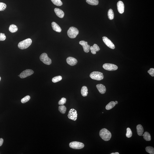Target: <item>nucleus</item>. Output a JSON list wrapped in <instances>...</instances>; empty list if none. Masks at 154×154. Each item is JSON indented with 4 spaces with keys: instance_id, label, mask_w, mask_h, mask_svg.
<instances>
[{
    "instance_id": "obj_1",
    "label": "nucleus",
    "mask_w": 154,
    "mask_h": 154,
    "mask_svg": "<svg viewBox=\"0 0 154 154\" xmlns=\"http://www.w3.org/2000/svg\"><path fill=\"white\" fill-rule=\"evenodd\" d=\"M99 135L102 140L106 141H109L112 137L111 133L105 128H103L100 131Z\"/></svg>"
},
{
    "instance_id": "obj_2",
    "label": "nucleus",
    "mask_w": 154,
    "mask_h": 154,
    "mask_svg": "<svg viewBox=\"0 0 154 154\" xmlns=\"http://www.w3.org/2000/svg\"><path fill=\"white\" fill-rule=\"evenodd\" d=\"M32 41L31 39L28 38L21 41L18 44L19 48L21 49H24L28 48L31 45Z\"/></svg>"
},
{
    "instance_id": "obj_3",
    "label": "nucleus",
    "mask_w": 154,
    "mask_h": 154,
    "mask_svg": "<svg viewBox=\"0 0 154 154\" xmlns=\"http://www.w3.org/2000/svg\"><path fill=\"white\" fill-rule=\"evenodd\" d=\"M67 35L70 38H76L77 35L79 34V31L78 29L74 27H71L69 28L67 31Z\"/></svg>"
},
{
    "instance_id": "obj_4",
    "label": "nucleus",
    "mask_w": 154,
    "mask_h": 154,
    "mask_svg": "<svg viewBox=\"0 0 154 154\" xmlns=\"http://www.w3.org/2000/svg\"><path fill=\"white\" fill-rule=\"evenodd\" d=\"M90 77L93 79L97 80H100L104 78L103 74L100 72L94 71L91 73L90 74Z\"/></svg>"
},
{
    "instance_id": "obj_5",
    "label": "nucleus",
    "mask_w": 154,
    "mask_h": 154,
    "mask_svg": "<svg viewBox=\"0 0 154 154\" xmlns=\"http://www.w3.org/2000/svg\"><path fill=\"white\" fill-rule=\"evenodd\" d=\"M69 147L70 148L75 149H82L84 147V145L83 143L78 141H73L70 143Z\"/></svg>"
},
{
    "instance_id": "obj_6",
    "label": "nucleus",
    "mask_w": 154,
    "mask_h": 154,
    "mask_svg": "<svg viewBox=\"0 0 154 154\" xmlns=\"http://www.w3.org/2000/svg\"><path fill=\"white\" fill-rule=\"evenodd\" d=\"M40 59L43 63L48 65L51 64L52 61L50 58L48 57V55L45 53L41 54L40 57Z\"/></svg>"
},
{
    "instance_id": "obj_7",
    "label": "nucleus",
    "mask_w": 154,
    "mask_h": 154,
    "mask_svg": "<svg viewBox=\"0 0 154 154\" xmlns=\"http://www.w3.org/2000/svg\"><path fill=\"white\" fill-rule=\"evenodd\" d=\"M69 119L75 121L77 119V111L74 109H70L68 115Z\"/></svg>"
},
{
    "instance_id": "obj_8",
    "label": "nucleus",
    "mask_w": 154,
    "mask_h": 154,
    "mask_svg": "<svg viewBox=\"0 0 154 154\" xmlns=\"http://www.w3.org/2000/svg\"><path fill=\"white\" fill-rule=\"evenodd\" d=\"M103 67L105 70L109 71L115 70L118 69L116 65L110 63H105L103 66Z\"/></svg>"
},
{
    "instance_id": "obj_9",
    "label": "nucleus",
    "mask_w": 154,
    "mask_h": 154,
    "mask_svg": "<svg viewBox=\"0 0 154 154\" xmlns=\"http://www.w3.org/2000/svg\"><path fill=\"white\" fill-rule=\"evenodd\" d=\"M34 71L31 69H26L23 71L19 75V77L23 79L25 78L28 76L34 74Z\"/></svg>"
},
{
    "instance_id": "obj_10",
    "label": "nucleus",
    "mask_w": 154,
    "mask_h": 154,
    "mask_svg": "<svg viewBox=\"0 0 154 154\" xmlns=\"http://www.w3.org/2000/svg\"><path fill=\"white\" fill-rule=\"evenodd\" d=\"M102 40L104 43L108 47L112 49H114L115 46L114 44L107 37H102Z\"/></svg>"
},
{
    "instance_id": "obj_11",
    "label": "nucleus",
    "mask_w": 154,
    "mask_h": 154,
    "mask_svg": "<svg viewBox=\"0 0 154 154\" xmlns=\"http://www.w3.org/2000/svg\"><path fill=\"white\" fill-rule=\"evenodd\" d=\"M79 44L83 46L84 52L85 53L89 52L90 50V45H88V42L84 41H80Z\"/></svg>"
},
{
    "instance_id": "obj_12",
    "label": "nucleus",
    "mask_w": 154,
    "mask_h": 154,
    "mask_svg": "<svg viewBox=\"0 0 154 154\" xmlns=\"http://www.w3.org/2000/svg\"><path fill=\"white\" fill-rule=\"evenodd\" d=\"M66 61L68 64L72 66H75L77 64V60L72 57H68L66 59Z\"/></svg>"
},
{
    "instance_id": "obj_13",
    "label": "nucleus",
    "mask_w": 154,
    "mask_h": 154,
    "mask_svg": "<svg viewBox=\"0 0 154 154\" xmlns=\"http://www.w3.org/2000/svg\"><path fill=\"white\" fill-rule=\"evenodd\" d=\"M117 7L119 13H123L124 12V3L122 1H119L117 3Z\"/></svg>"
},
{
    "instance_id": "obj_14",
    "label": "nucleus",
    "mask_w": 154,
    "mask_h": 154,
    "mask_svg": "<svg viewBox=\"0 0 154 154\" xmlns=\"http://www.w3.org/2000/svg\"><path fill=\"white\" fill-rule=\"evenodd\" d=\"M96 87L100 93L101 94H104L106 92V87L103 84H97L96 85Z\"/></svg>"
},
{
    "instance_id": "obj_15",
    "label": "nucleus",
    "mask_w": 154,
    "mask_h": 154,
    "mask_svg": "<svg viewBox=\"0 0 154 154\" xmlns=\"http://www.w3.org/2000/svg\"><path fill=\"white\" fill-rule=\"evenodd\" d=\"M54 12L57 16L60 18H63L64 16V13L63 11L58 8H55Z\"/></svg>"
},
{
    "instance_id": "obj_16",
    "label": "nucleus",
    "mask_w": 154,
    "mask_h": 154,
    "mask_svg": "<svg viewBox=\"0 0 154 154\" xmlns=\"http://www.w3.org/2000/svg\"><path fill=\"white\" fill-rule=\"evenodd\" d=\"M90 50H91V53L93 54H95L97 51H99L100 48L99 46L97 44H94L93 46L90 47Z\"/></svg>"
},
{
    "instance_id": "obj_17",
    "label": "nucleus",
    "mask_w": 154,
    "mask_h": 154,
    "mask_svg": "<svg viewBox=\"0 0 154 154\" xmlns=\"http://www.w3.org/2000/svg\"><path fill=\"white\" fill-rule=\"evenodd\" d=\"M51 25L53 29L55 31L59 33L62 31V30L61 27L55 22H52Z\"/></svg>"
},
{
    "instance_id": "obj_18",
    "label": "nucleus",
    "mask_w": 154,
    "mask_h": 154,
    "mask_svg": "<svg viewBox=\"0 0 154 154\" xmlns=\"http://www.w3.org/2000/svg\"><path fill=\"white\" fill-rule=\"evenodd\" d=\"M137 134L139 136H141L143 133L144 130L142 125L141 124H138L136 127Z\"/></svg>"
},
{
    "instance_id": "obj_19",
    "label": "nucleus",
    "mask_w": 154,
    "mask_h": 154,
    "mask_svg": "<svg viewBox=\"0 0 154 154\" xmlns=\"http://www.w3.org/2000/svg\"><path fill=\"white\" fill-rule=\"evenodd\" d=\"M88 89L87 87L84 86L81 88V94L83 96L85 97L87 96L88 92Z\"/></svg>"
},
{
    "instance_id": "obj_20",
    "label": "nucleus",
    "mask_w": 154,
    "mask_h": 154,
    "mask_svg": "<svg viewBox=\"0 0 154 154\" xmlns=\"http://www.w3.org/2000/svg\"><path fill=\"white\" fill-rule=\"evenodd\" d=\"M9 30L11 32L15 33L18 30V28L16 25L12 24L9 26Z\"/></svg>"
},
{
    "instance_id": "obj_21",
    "label": "nucleus",
    "mask_w": 154,
    "mask_h": 154,
    "mask_svg": "<svg viewBox=\"0 0 154 154\" xmlns=\"http://www.w3.org/2000/svg\"><path fill=\"white\" fill-rule=\"evenodd\" d=\"M116 105L114 101H111L106 105V109L107 110H110L114 107Z\"/></svg>"
},
{
    "instance_id": "obj_22",
    "label": "nucleus",
    "mask_w": 154,
    "mask_h": 154,
    "mask_svg": "<svg viewBox=\"0 0 154 154\" xmlns=\"http://www.w3.org/2000/svg\"><path fill=\"white\" fill-rule=\"evenodd\" d=\"M143 138L146 141H151V136L150 134L148 132H145L143 135Z\"/></svg>"
},
{
    "instance_id": "obj_23",
    "label": "nucleus",
    "mask_w": 154,
    "mask_h": 154,
    "mask_svg": "<svg viewBox=\"0 0 154 154\" xmlns=\"http://www.w3.org/2000/svg\"><path fill=\"white\" fill-rule=\"evenodd\" d=\"M87 3L91 5H96L98 4V0H86Z\"/></svg>"
},
{
    "instance_id": "obj_24",
    "label": "nucleus",
    "mask_w": 154,
    "mask_h": 154,
    "mask_svg": "<svg viewBox=\"0 0 154 154\" xmlns=\"http://www.w3.org/2000/svg\"><path fill=\"white\" fill-rule=\"evenodd\" d=\"M108 18L110 20H112L114 18V13L113 10L112 9H110L108 11Z\"/></svg>"
},
{
    "instance_id": "obj_25",
    "label": "nucleus",
    "mask_w": 154,
    "mask_h": 154,
    "mask_svg": "<svg viewBox=\"0 0 154 154\" xmlns=\"http://www.w3.org/2000/svg\"><path fill=\"white\" fill-rule=\"evenodd\" d=\"M146 152L150 154H154V148L152 147L148 146L145 148Z\"/></svg>"
},
{
    "instance_id": "obj_26",
    "label": "nucleus",
    "mask_w": 154,
    "mask_h": 154,
    "mask_svg": "<svg viewBox=\"0 0 154 154\" xmlns=\"http://www.w3.org/2000/svg\"><path fill=\"white\" fill-rule=\"evenodd\" d=\"M66 108L64 105H61L59 107V110L61 113L65 114L66 111Z\"/></svg>"
},
{
    "instance_id": "obj_27",
    "label": "nucleus",
    "mask_w": 154,
    "mask_h": 154,
    "mask_svg": "<svg viewBox=\"0 0 154 154\" xmlns=\"http://www.w3.org/2000/svg\"><path fill=\"white\" fill-rule=\"evenodd\" d=\"M54 4L57 6H60L63 4L61 0H51Z\"/></svg>"
},
{
    "instance_id": "obj_28",
    "label": "nucleus",
    "mask_w": 154,
    "mask_h": 154,
    "mask_svg": "<svg viewBox=\"0 0 154 154\" xmlns=\"http://www.w3.org/2000/svg\"><path fill=\"white\" fill-rule=\"evenodd\" d=\"M62 78L61 76H56L53 78L52 79V81L54 83H56L61 81L62 79Z\"/></svg>"
},
{
    "instance_id": "obj_29",
    "label": "nucleus",
    "mask_w": 154,
    "mask_h": 154,
    "mask_svg": "<svg viewBox=\"0 0 154 154\" xmlns=\"http://www.w3.org/2000/svg\"><path fill=\"white\" fill-rule=\"evenodd\" d=\"M132 135V132L131 129L129 128H127V132L126 134V136L128 138H131Z\"/></svg>"
},
{
    "instance_id": "obj_30",
    "label": "nucleus",
    "mask_w": 154,
    "mask_h": 154,
    "mask_svg": "<svg viewBox=\"0 0 154 154\" xmlns=\"http://www.w3.org/2000/svg\"><path fill=\"white\" fill-rule=\"evenodd\" d=\"M30 97L29 96H27L24 98H23L21 100V102L22 103H25L27 102L28 101L30 100Z\"/></svg>"
},
{
    "instance_id": "obj_31",
    "label": "nucleus",
    "mask_w": 154,
    "mask_h": 154,
    "mask_svg": "<svg viewBox=\"0 0 154 154\" xmlns=\"http://www.w3.org/2000/svg\"><path fill=\"white\" fill-rule=\"evenodd\" d=\"M6 5L4 3L0 2V11L4 10L6 8Z\"/></svg>"
},
{
    "instance_id": "obj_32",
    "label": "nucleus",
    "mask_w": 154,
    "mask_h": 154,
    "mask_svg": "<svg viewBox=\"0 0 154 154\" xmlns=\"http://www.w3.org/2000/svg\"><path fill=\"white\" fill-rule=\"evenodd\" d=\"M66 98L64 97L62 98L59 101L58 104L59 105H63L66 103Z\"/></svg>"
},
{
    "instance_id": "obj_33",
    "label": "nucleus",
    "mask_w": 154,
    "mask_h": 154,
    "mask_svg": "<svg viewBox=\"0 0 154 154\" xmlns=\"http://www.w3.org/2000/svg\"><path fill=\"white\" fill-rule=\"evenodd\" d=\"M6 39V37L5 34L0 33V41H4Z\"/></svg>"
},
{
    "instance_id": "obj_34",
    "label": "nucleus",
    "mask_w": 154,
    "mask_h": 154,
    "mask_svg": "<svg viewBox=\"0 0 154 154\" xmlns=\"http://www.w3.org/2000/svg\"><path fill=\"white\" fill-rule=\"evenodd\" d=\"M148 73L152 77L154 76V69L150 68V70L148 71Z\"/></svg>"
},
{
    "instance_id": "obj_35",
    "label": "nucleus",
    "mask_w": 154,
    "mask_h": 154,
    "mask_svg": "<svg viewBox=\"0 0 154 154\" xmlns=\"http://www.w3.org/2000/svg\"><path fill=\"white\" fill-rule=\"evenodd\" d=\"M4 142V140L2 138H0V146H2Z\"/></svg>"
},
{
    "instance_id": "obj_36",
    "label": "nucleus",
    "mask_w": 154,
    "mask_h": 154,
    "mask_svg": "<svg viewBox=\"0 0 154 154\" xmlns=\"http://www.w3.org/2000/svg\"><path fill=\"white\" fill-rule=\"evenodd\" d=\"M110 154H119V152H116L114 153H112Z\"/></svg>"
},
{
    "instance_id": "obj_37",
    "label": "nucleus",
    "mask_w": 154,
    "mask_h": 154,
    "mask_svg": "<svg viewBox=\"0 0 154 154\" xmlns=\"http://www.w3.org/2000/svg\"><path fill=\"white\" fill-rule=\"evenodd\" d=\"M115 103L116 105H117L118 104V102L117 101H115Z\"/></svg>"
},
{
    "instance_id": "obj_38",
    "label": "nucleus",
    "mask_w": 154,
    "mask_h": 154,
    "mask_svg": "<svg viewBox=\"0 0 154 154\" xmlns=\"http://www.w3.org/2000/svg\"><path fill=\"white\" fill-rule=\"evenodd\" d=\"M1 80V78L0 77V81Z\"/></svg>"
},
{
    "instance_id": "obj_39",
    "label": "nucleus",
    "mask_w": 154,
    "mask_h": 154,
    "mask_svg": "<svg viewBox=\"0 0 154 154\" xmlns=\"http://www.w3.org/2000/svg\"><path fill=\"white\" fill-rule=\"evenodd\" d=\"M19 76V75H18V76Z\"/></svg>"
}]
</instances>
